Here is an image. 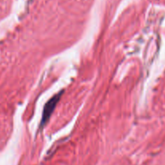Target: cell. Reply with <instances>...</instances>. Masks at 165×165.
<instances>
[{"label": "cell", "instance_id": "1", "mask_svg": "<svg viewBox=\"0 0 165 165\" xmlns=\"http://www.w3.org/2000/svg\"><path fill=\"white\" fill-rule=\"evenodd\" d=\"M62 91L60 92L57 94L54 95L52 97L51 99H49L48 100L45 105L44 107V110H43V113H42V118L41 122H40V127L44 126L46 125V123L49 121V118L51 117L52 114L55 110L56 104L59 102L60 99H61V94H62Z\"/></svg>", "mask_w": 165, "mask_h": 165}]
</instances>
